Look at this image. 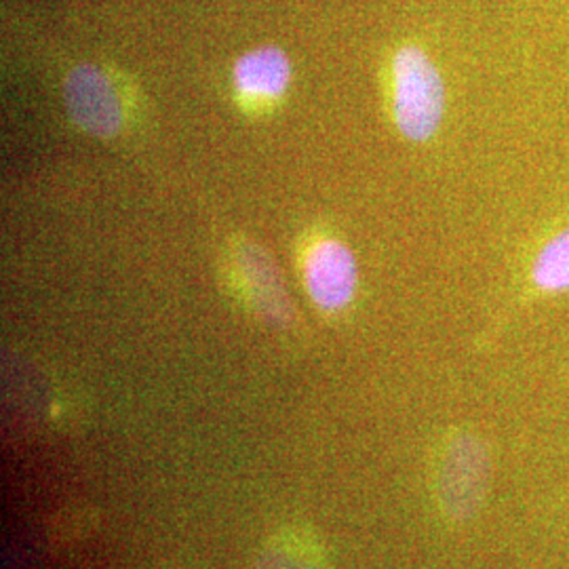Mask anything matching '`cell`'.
Returning a JSON list of instances; mask_svg holds the SVG:
<instances>
[{"label":"cell","instance_id":"4","mask_svg":"<svg viewBox=\"0 0 569 569\" xmlns=\"http://www.w3.org/2000/svg\"><path fill=\"white\" fill-rule=\"evenodd\" d=\"M291 66L281 49L260 47L244 53L234 66V87L244 102L270 103L283 98Z\"/></svg>","mask_w":569,"mask_h":569},{"label":"cell","instance_id":"3","mask_svg":"<svg viewBox=\"0 0 569 569\" xmlns=\"http://www.w3.org/2000/svg\"><path fill=\"white\" fill-rule=\"evenodd\" d=\"M305 283L312 302L326 312H338L352 302L357 291V262L340 241L310 247L305 262Z\"/></svg>","mask_w":569,"mask_h":569},{"label":"cell","instance_id":"1","mask_svg":"<svg viewBox=\"0 0 569 569\" xmlns=\"http://www.w3.org/2000/svg\"><path fill=\"white\" fill-rule=\"evenodd\" d=\"M392 119L409 142H428L446 114V84L420 47H401L390 66Z\"/></svg>","mask_w":569,"mask_h":569},{"label":"cell","instance_id":"2","mask_svg":"<svg viewBox=\"0 0 569 569\" xmlns=\"http://www.w3.org/2000/svg\"><path fill=\"white\" fill-rule=\"evenodd\" d=\"M63 100L70 119L82 131L98 138H114L121 131V98L102 68L91 63L77 66L63 82Z\"/></svg>","mask_w":569,"mask_h":569},{"label":"cell","instance_id":"6","mask_svg":"<svg viewBox=\"0 0 569 569\" xmlns=\"http://www.w3.org/2000/svg\"><path fill=\"white\" fill-rule=\"evenodd\" d=\"M531 283L542 293L569 291V226L538 251L531 266Z\"/></svg>","mask_w":569,"mask_h":569},{"label":"cell","instance_id":"5","mask_svg":"<svg viewBox=\"0 0 569 569\" xmlns=\"http://www.w3.org/2000/svg\"><path fill=\"white\" fill-rule=\"evenodd\" d=\"M253 569H331L323 547L300 529H289L266 542Z\"/></svg>","mask_w":569,"mask_h":569}]
</instances>
